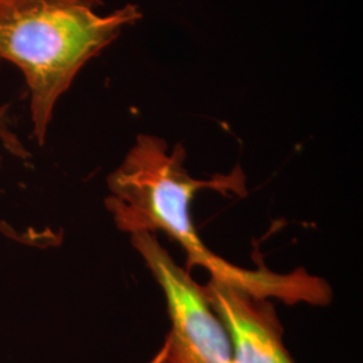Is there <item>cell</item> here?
<instances>
[{"mask_svg": "<svg viewBox=\"0 0 363 363\" xmlns=\"http://www.w3.org/2000/svg\"><path fill=\"white\" fill-rule=\"evenodd\" d=\"M186 150L181 143L169 151L167 142L154 135H139L123 163L108 177L109 195L105 206L118 230L124 233L166 234L186 253L187 271L201 267L210 280L244 289L250 295L279 298L286 291L283 273L267 268L245 269L222 259L198 235L191 202L201 190L222 195H245L241 167L210 179L193 178L184 166Z\"/></svg>", "mask_w": 363, "mask_h": 363, "instance_id": "obj_1", "label": "cell"}, {"mask_svg": "<svg viewBox=\"0 0 363 363\" xmlns=\"http://www.w3.org/2000/svg\"><path fill=\"white\" fill-rule=\"evenodd\" d=\"M101 0H0V60L18 66L30 91L34 136L45 143L54 108L78 72L143 18L127 4L99 13Z\"/></svg>", "mask_w": 363, "mask_h": 363, "instance_id": "obj_2", "label": "cell"}, {"mask_svg": "<svg viewBox=\"0 0 363 363\" xmlns=\"http://www.w3.org/2000/svg\"><path fill=\"white\" fill-rule=\"evenodd\" d=\"M130 244L160 286L171 323L151 363H235L226 330L203 286L175 262L156 234H130Z\"/></svg>", "mask_w": 363, "mask_h": 363, "instance_id": "obj_3", "label": "cell"}, {"mask_svg": "<svg viewBox=\"0 0 363 363\" xmlns=\"http://www.w3.org/2000/svg\"><path fill=\"white\" fill-rule=\"evenodd\" d=\"M211 310L230 340L235 363H295L284 345V328L269 298L208 280Z\"/></svg>", "mask_w": 363, "mask_h": 363, "instance_id": "obj_4", "label": "cell"}]
</instances>
